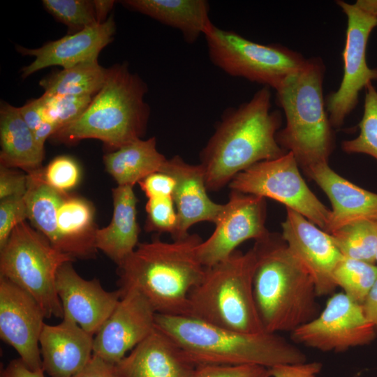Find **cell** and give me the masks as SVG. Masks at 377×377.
Instances as JSON below:
<instances>
[{
    "label": "cell",
    "mask_w": 377,
    "mask_h": 377,
    "mask_svg": "<svg viewBox=\"0 0 377 377\" xmlns=\"http://www.w3.org/2000/svg\"><path fill=\"white\" fill-rule=\"evenodd\" d=\"M155 325L196 367L250 364L271 368L306 362L299 348L275 333H243L191 316L160 313L156 314Z\"/></svg>",
    "instance_id": "obj_4"
},
{
    "label": "cell",
    "mask_w": 377,
    "mask_h": 377,
    "mask_svg": "<svg viewBox=\"0 0 377 377\" xmlns=\"http://www.w3.org/2000/svg\"><path fill=\"white\" fill-rule=\"evenodd\" d=\"M304 172L325 192L332 204L326 232L331 234L362 220L377 221V193L344 179L329 166L328 162Z\"/></svg>",
    "instance_id": "obj_21"
},
{
    "label": "cell",
    "mask_w": 377,
    "mask_h": 377,
    "mask_svg": "<svg viewBox=\"0 0 377 377\" xmlns=\"http://www.w3.org/2000/svg\"><path fill=\"white\" fill-rule=\"evenodd\" d=\"M265 198L232 191L223 204L212 234L197 248L200 263L209 267L227 258L242 242L256 241L269 232L265 227Z\"/></svg>",
    "instance_id": "obj_13"
},
{
    "label": "cell",
    "mask_w": 377,
    "mask_h": 377,
    "mask_svg": "<svg viewBox=\"0 0 377 377\" xmlns=\"http://www.w3.org/2000/svg\"><path fill=\"white\" fill-rule=\"evenodd\" d=\"M362 305L367 318L377 330V281Z\"/></svg>",
    "instance_id": "obj_45"
},
{
    "label": "cell",
    "mask_w": 377,
    "mask_h": 377,
    "mask_svg": "<svg viewBox=\"0 0 377 377\" xmlns=\"http://www.w3.org/2000/svg\"><path fill=\"white\" fill-rule=\"evenodd\" d=\"M360 134L342 142L348 154H364L377 160V90L372 82L365 87L364 112L359 124Z\"/></svg>",
    "instance_id": "obj_32"
},
{
    "label": "cell",
    "mask_w": 377,
    "mask_h": 377,
    "mask_svg": "<svg viewBox=\"0 0 377 377\" xmlns=\"http://www.w3.org/2000/svg\"><path fill=\"white\" fill-rule=\"evenodd\" d=\"M195 377H271L269 368L258 365H202Z\"/></svg>",
    "instance_id": "obj_38"
},
{
    "label": "cell",
    "mask_w": 377,
    "mask_h": 377,
    "mask_svg": "<svg viewBox=\"0 0 377 377\" xmlns=\"http://www.w3.org/2000/svg\"><path fill=\"white\" fill-rule=\"evenodd\" d=\"M27 174L1 166L0 168V199L24 196L27 191Z\"/></svg>",
    "instance_id": "obj_39"
},
{
    "label": "cell",
    "mask_w": 377,
    "mask_h": 377,
    "mask_svg": "<svg viewBox=\"0 0 377 377\" xmlns=\"http://www.w3.org/2000/svg\"><path fill=\"white\" fill-rule=\"evenodd\" d=\"M376 261H377V251H376Z\"/></svg>",
    "instance_id": "obj_49"
},
{
    "label": "cell",
    "mask_w": 377,
    "mask_h": 377,
    "mask_svg": "<svg viewBox=\"0 0 377 377\" xmlns=\"http://www.w3.org/2000/svg\"><path fill=\"white\" fill-rule=\"evenodd\" d=\"M228 186L232 191L278 201L326 230L331 211L309 189L290 151L251 165L238 173Z\"/></svg>",
    "instance_id": "obj_10"
},
{
    "label": "cell",
    "mask_w": 377,
    "mask_h": 377,
    "mask_svg": "<svg viewBox=\"0 0 377 377\" xmlns=\"http://www.w3.org/2000/svg\"><path fill=\"white\" fill-rule=\"evenodd\" d=\"M376 331L362 305L341 292L333 293L318 316L290 332V337L322 352L341 353L371 343Z\"/></svg>",
    "instance_id": "obj_12"
},
{
    "label": "cell",
    "mask_w": 377,
    "mask_h": 377,
    "mask_svg": "<svg viewBox=\"0 0 377 377\" xmlns=\"http://www.w3.org/2000/svg\"><path fill=\"white\" fill-rule=\"evenodd\" d=\"M126 8L179 30L188 43L205 36L214 24L205 0H126Z\"/></svg>",
    "instance_id": "obj_24"
},
{
    "label": "cell",
    "mask_w": 377,
    "mask_h": 377,
    "mask_svg": "<svg viewBox=\"0 0 377 377\" xmlns=\"http://www.w3.org/2000/svg\"><path fill=\"white\" fill-rule=\"evenodd\" d=\"M39 345L44 372L50 377H73L93 355L94 336L63 318L58 325L45 323Z\"/></svg>",
    "instance_id": "obj_22"
},
{
    "label": "cell",
    "mask_w": 377,
    "mask_h": 377,
    "mask_svg": "<svg viewBox=\"0 0 377 377\" xmlns=\"http://www.w3.org/2000/svg\"><path fill=\"white\" fill-rule=\"evenodd\" d=\"M27 179V191L24 197L28 219L57 249V212L66 192L59 191L47 184L43 179L42 168L28 172Z\"/></svg>",
    "instance_id": "obj_28"
},
{
    "label": "cell",
    "mask_w": 377,
    "mask_h": 377,
    "mask_svg": "<svg viewBox=\"0 0 377 377\" xmlns=\"http://www.w3.org/2000/svg\"><path fill=\"white\" fill-rule=\"evenodd\" d=\"M94 209L85 199L65 194L57 212V249L73 258H94L97 249Z\"/></svg>",
    "instance_id": "obj_25"
},
{
    "label": "cell",
    "mask_w": 377,
    "mask_h": 377,
    "mask_svg": "<svg viewBox=\"0 0 377 377\" xmlns=\"http://www.w3.org/2000/svg\"><path fill=\"white\" fill-rule=\"evenodd\" d=\"M146 83L126 63L115 64L82 115L50 138L64 144L98 139L114 151L142 139L150 115Z\"/></svg>",
    "instance_id": "obj_5"
},
{
    "label": "cell",
    "mask_w": 377,
    "mask_h": 377,
    "mask_svg": "<svg viewBox=\"0 0 377 377\" xmlns=\"http://www.w3.org/2000/svg\"><path fill=\"white\" fill-rule=\"evenodd\" d=\"M113 214L110 223L97 228L95 245L117 266L138 245L140 233L136 219L137 198L131 186H118L112 189Z\"/></svg>",
    "instance_id": "obj_23"
},
{
    "label": "cell",
    "mask_w": 377,
    "mask_h": 377,
    "mask_svg": "<svg viewBox=\"0 0 377 377\" xmlns=\"http://www.w3.org/2000/svg\"><path fill=\"white\" fill-rule=\"evenodd\" d=\"M167 158L156 148V139H138L103 156L108 172L118 186H133L147 176L161 172Z\"/></svg>",
    "instance_id": "obj_27"
},
{
    "label": "cell",
    "mask_w": 377,
    "mask_h": 377,
    "mask_svg": "<svg viewBox=\"0 0 377 377\" xmlns=\"http://www.w3.org/2000/svg\"><path fill=\"white\" fill-rule=\"evenodd\" d=\"M256 262L252 247L206 267L188 295L187 316L236 332H265L253 292Z\"/></svg>",
    "instance_id": "obj_7"
},
{
    "label": "cell",
    "mask_w": 377,
    "mask_h": 377,
    "mask_svg": "<svg viewBox=\"0 0 377 377\" xmlns=\"http://www.w3.org/2000/svg\"><path fill=\"white\" fill-rule=\"evenodd\" d=\"M323 368L320 362L282 364L269 368L271 377H317Z\"/></svg>",
    "instance_id": "obj_41"
},
{
    "label": "cell",
    "mask_w": 377,
    "mask_h": 377,
    "mask_svg": "<svg viewBox=\"0 0 377 377\" xmlns=\"http://www.w3.org/2000/svg\"><path fill=\"white\" fill-rule=\"evenodd\" d=\"M93 96L47 95L40 98L43 104L44 119L55 124L57 130L76 121L87 109Z\"/></svg>",
    "instance_id": "obj_34"
},
{
    "label": "cell",
    "mask_w": 377,
    "mask_h": 377,
    "mask_svg": "<svg viewBox=\"0 0 377 377\" xmlns=\"http://www.w3.org/2000/svg\"><path fill=\"white\" fill-rule=\"evenodd\" d=\"M161 172L168 174L175 181L173 200L177 228L173 239L188 235V229L197 223L216 222L223 204L216 203L208 196L200 164L188 163L176 155L167 159Z\"/></svg>",
    "instance_id": "obj_19"
},
{
    "label": "cell",
    "mask_w": 377,
    "mask_h": 377,
    "mask_svg": "<svg viewBox=\"0 0 377 377\" xmlns=\"http://www.w3.org/2000/svg\"><path fill=\"white\" fill-rule=\"evenodd\" d=\"M42 3L57 21L69 28L71 34L101 24L94 1L43 0Z\"/></svg>",
    "instance_id": "obj_33"
},
{
    "label": "cell",
    "mask_w": 377,
    "mask_h": 377,
    "mask_svg": "<svg viewBox=\"0 0 377 377\" xmlns=\"http://www.w3.org/2000/svg\"><path fill=\"white\" fill-rule=\"evenodd\" d=\"M253 292L265 332H292L320 313L314 281L281 237L269 232L253 246Z\"/></svg>",
    "instance_id": "obj_3"
},
{
    "label": "cell",
    "mask_w": 377,
    "mask_h": 377,
    "mask_svg": "<svg viewBox=\"0 0 377 377\" xmlns=\"http://www.w3.org/2000/svg\"><path fill=\"white\" fill-rule=\"evenodd\" d=\"M204 36L214 66L230 76L275 90L306 61L300 53L285 46L258 43L214 24Z\"/></svg>",
    "instance_id": "obj_9"
},
{
    "label": "cell",
    "mask_w": 377,
    "mask_h": 377,
    "mask_svg": "<svg viewBox=\"0 0 377 377\" xmlns=\"http://www.w3.org/2000/svg\"><path fill=\"white\" fill-rule=\"evenodd\" d=\"M94 336L93 355L116 364L155 329L156 312L138 290L128 288Z\"/></svg>",
    "instance_id": "obj_14"
},
{
    "label": "cell",
    "mask_w": 377,
    "mask_h": 377,
    "mask_svg": "<svg viewBox=\"0 0 377 377\" xmlns=\"http://www.w3.org/2000/svg\"><path fill=\"white\" fill-rule=\"evenodd\" d=\"M281 228L282 239L310 274L318 297L333 294V272L343 256L331 235L288 208Z\"/></svg>",
    "instance_id": "obj_16"
},
{
    "label": "cell",
    "mask_w": 377,
    "mask_h": 377,
    "mask_svg": "<svg viewBox=\"0 0 377 377\" xmlns=\"http://www.w3.org/2000/svg\"><path fill=\"white\" fill-rule=\"evenodd\" d=\"M337 287L348 297L362 304L377 281V266L365 261L343 257L333 272Z\"/></svg>",
    "instance_id": "obj_31"
},
{
    "label": "cell",
    "mask_w": 377,
    "mask_h": 377,
    "mask_svg": "<svg viewBox=\"0 0 377 377\" xmlns=\"http://www.w3.org/2000/svg\"><path fill=\"white\" fill-rule=\"evenodd\" d=\"M325 68L319 57L306 59L304 65L276 89L277 105L283 109L286 124L276 140L293 153L305 171L328 162L334 147L332 126L323 95Z\"/></svg>",
    "instance_id": "obj_6"
},
{
    "label": "cell",
    "mask_w": 377,
    "mask_h": 377,
    "mask_svg": "<svg viewBox=\"0 0 377 377\" xmlns=\"http://www.w3.org/2000/svg\"><path fill=\"white\" fill-rule=\"evenodd\" d=\"M147 199L157 197H172L175 181L163 172L153 173L138 183Z\"/></svg>",
    "instance_id": "obj_40"
},
{
    "label": "cell",
    "mask_w": 377,
    "mask_h": 377,
    "mask_svg": "<svg viewBox=\"0 0 377 377\" xmlns=\"http://www.w3.org/2000/svg\"><path fill=\"white\" fill-rule=\"evenodd\" d=\"M74 260L53 247L43 235L24 221L15 227L0 249V276L31 295L46 318H63L56 276L63 264Z\"/></svg>",
    "instance_id": "obj_8"
},
{
    "label": "cell",
    "mask_w": 377,
    "mask_h": 377,
    "mask_svg": "<svg viewBox=\"0 0 377 377\" xmlns=\"http://www.w3.org/2000/svg\"><path fill=\"white\" fill-rule=\"evenodd\" d=\"M330 235L343 257L372 264L376 262L377 221H356Z\"/></svg>",
    "instance_id": "obj_30"
},
{
    "label": "cell",
    "mask_w": 377,
    "mask_h": 377,
    "mask_svg": "<svg viewBox=\"0 0 377 377\" xmlns=\"http://www.w3.org/2000/svg\"><path fill=\"white\" fill-rule=\"evenodd\" d=\"M116 24L113 16L97 25L69 34L43 46L29 49L16 47L23 55L34 57V60L22 68V77L26 78L43 68L60 66L68 68L84 62L98 60L100 52L113 40Z\"/></svg>",
    "instance_id": "obj_18"
},
{
    "label": "cell",
    "mask_w": 377,
    "mask_h": 377,
    "mask_svg": "<svg viewBox=\"0 0 377 377\" xmlns=\"http://www.w3.org/2000/svg\"><path fill=\"white\" fill-rule=\"evenodd\" d=\"M114 367L118 377H195L197 370L179 346L157 327Z\"/></svg>",
    "instance_id": "obj_20"
},
{
    "label": "cell",
    "mask_w": 377,
    "mask_h": 377,
    "mask_svg": "<svg viewBox=\"0 0 377 377\" xmlns=\"http://www.w3.org/2000/svg\"><path fill=\"white\" fill-rule=\"evenodd\" d=\"M18 108L22 119L33 132L45 121L43 104L40 97L31 99Z\"/></svg>",
    "instance_id": "obj_43"
},
{
    "label": "cell",
    "mask_w": 377,
    "mask_h": 377,
    "mask_svg": "<svg viewBox=\"0 0 377 377\" xmlns=\"http://www.w3.org/2000/svg\"><path fill=\"white\" fill-rule=\"evenodd\" d=\"M202 239L195 234L173 239L139 243L117 268L121 290L135 288L156 313L188 315V295L202 280L206 267L197 248Z\"/></svg>",
    "instance_id": "obj_2"
},
{
    "label": "cell",
    "mask_w": 377,
    "mask_h": 377,
    "mask_svg": "<svg viewBox=\"0 0 377 377\" xmlns=\"http://www.w3.org/2000/svg\"><path fill=\"white\" fill-rule=\"evenodd\" d=\"M73 377H118L114 364L92 355L85 367Z\"/></svg>",
    "instance_id": "obj_42"
},
{
    "label": "cell",
    "mask_w": 377,
    "mask_h": 377,
    "mask_svg": "<svg viewBox=\"0 0 377 377\" xmlns=\"http://www.w3.org/2000/svg\"><path fill=\"white\" fill-rule=\"evenodd\" d=\"M0 377H45V375L43 369L33 371L19 357L11 360L1 370Z\"/></svg>",
    "instance_id": "obj_44"
},
{
    "label": "cell",
    "mask_w": 377,
    "mask_h": 377,
    "mask_svg": "<svg viewBox=\"0 0 377 377\" xmlns=\"http://www.w3.org/2000/svg\"><path fill=\"white\" fill-rule=\"evenodd\" d=\"M55 124L45 121L34 133L35 142L39 149L44 152V145L46 140L50 138L57 131Z\"/></svg>",
    "instance_id": "obj_46"
},
{
    "label": "cell",
    "mask_w": 377,
    "mask_h": 377,
    "mask_svg": "<svg viewBox=\"0 0 377 377\" xmlns=\"http://www.w3.org/2000/svg\"><path fill=\"white\" fill-rule=\"evenodd\" d=\"M147 231L170 233L173 239L177 232V215L172 197H157L146 204Z\"/></svg>",
    "instance_id": "obj_35"
},
{
    "label": "cell",
    "mask_w": 377,
    "mask_h": 377,
    "mask_svg": "<svg viewBox=\"0 0 377 377\" xmlns=\"http://www.w3.org/2000/svg\"><path fill=\"white\" fill-rule=\"evenodd\" d=\"M56 289L64 317L75 322L94 336L119 302L123 290L107 291L97 279L86 280L74 269L72 262L63 264L56 276ZM62 318V319H63Z\"/></svg>",
    "instance_id": "obj_17"
},
{
    "label": "cell",
    "mask_w": 377,
    "mask_h": 377,
    "mask_svg": "<svg viewBox=\"0 0 377 377\" xmlns=\"http://www.w3.org/2000/svg\"><path fill=\"white\" fill-rule=\"evenodd\" d=\"M336 3L347 17L342 52L343 74L338 89L327 96L325 107L332 127L337 128L355 108L360 91L377 80V68H369L366 60L368 40L372 30L377 27V17L355 3L351 4L339 0Z\"/></svg>",
    "instance_id": "obj_11"
},
{
    "label": "cell",
    "mask_w": 377,
    "mask_h": 377,
    "mask_svg": "<svg viewBox=\"0 0 377 377\" xmlns=\"http://www.w3.org/2000/svg\"><path fill=\"white\" fill-rule=\"evenodd\" d=\"M28 219L24 196L10 197L0 202V249L7 242L13 230Z\"/></svg>",
    "instance_id": "obj_37"
},
{
    "label": "cell",
    "mask_w": 377,
    "mask_h": 377,
    "mask_svg": "<svg viewBox=\"0 0 377 377\" xmlns=\"http://www.w3.org/2000/svg\"><path fill=\"white\" fill-rule=\"evenodd\" d=\"M108 68L98 60L80 63L54 72L39 84L47 95H91L94 96L103 87Z\"/></svg>",
    "instance_id": "obj_29"
},
{
    "label": "cell",
    "mask_w": 377,
    "mask_h": 377,
    "mask_svg": "<svg viewBox=\"0 0 377 377\" xmlns=\"http://www.w3.org/2000/svg\"><path fill=\"white\" fill-rule=\"evenodd\" d=\"M45 318L31 295L0 276V337L33 371L43 369L39 340Z\"/></svg>",
    "instance_id": "obj_15"
},
{
    "label": "cell",
    "mask_w": 377,
    "mask_h": 377,
    "mask_svg": "<svg viewBox=\"0 0 377 377\" xmlns=\"http://www.w3.org/2000/svg\"><path fill=\"white\" fill-rule=\"evenodd\" d=\"M355 3L366 12L377 17V0H357Z\"/></svg>",
    "instance_id": "obj_48"
},
{
    "label": "cell",
    "mask_w": 377,
    "mask_h": 377,
    "mask_svg": "<svg viewBox=\"0 0 377 377\" xmlns=\"http://www.w3.org/2000/svg\"><path fill=\"white\" fill-rule=\"evenodd\" d=\"M1 165L28 172L40 168L44 152L37 147L34 133L19 108L1 101L0 107Z\"/></svg>",
    "instance_id": "obj_26"
},
{
    "label": "cell",
    "mask_w": 377,
    "mask_h": 377,
    "mask_svg": "<svg viewBox=\"0 0 377 377\" xmlns=\"http://www.w3.org/2000/svg\"><path fill=\"white\" fill-rule=\"evenodd\" d=\"M42 172L45 182L61 192L74 188L80 178L79 165L67 156L56 157L45 168H42Z\"/></svg>",
    "instance_id": "obj_36"
},
{
    "label": "cell",
    "mask_w": 377,
    "mask_h": 377,
    "mask_svg": "<svg viewBox=\"0 0 377 377\" xmlns=\"http://www.w3.org/2000/svg\"><path fill=\"white\" fill-rule=\"evenodd\" d=\"M98 22L103 23L107 20L109 12L114 5V1L94 0Z\"/></svg>",
    "instance_id": "obj_47"
},
{
    "label": "cell",
    "mask_w": 377,
    "mask_h": 377,
    "mask_svg": "<svg viewBox=\"0 0 377 377\" xmlns=\"http://www.w3.org/2000/svg\"><path fill=\"white\" fill-rule=\"evenodd\" d=\"M271 96L270 88L263 87L249 101L223 112L200 154L208 191H219L251 165L287 153L276 140L282 117L271 110Z\"/></svg>",
    "instance_id": "obj_1"
}]
</instances>
